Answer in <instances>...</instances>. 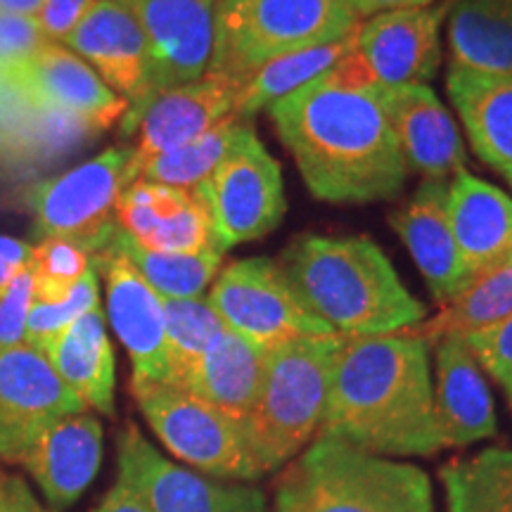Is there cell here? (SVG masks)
Segmentation results:
<instances>
[{"label":"cell","instance_id":"obj_1","mask_svg":"<svg viewBox=\"0 0 512 512\" xmlns=\"http://www.w3.org/2000/svg\"><path fill=\"white\" fill-rule=\"evenodd\" d=\"M268 114L318 200H389L408 181L411 171L377 86H349L328 72Z\"/></svg>","mask_w":512,"mask_h":512},{"label":"cell","instance_id":"obj_2","mask_svg":"<svg viewBox=\"0 0 512 512\" xmlns=\"http://www.w3.org/2000/svg\"><path fill=\"white\" fill-rule=\"evenodd\" d=\"M318 437L375 456H432L441 448L427 342L415 332L339 335Z\"/></svg>","mask_w":512,"mask_h":512},{"label":"cell","instance_id":"obj_3","mask_svg":"<svg viewBox=\"0 0 512 512\" xmlns=\"http://www.w3.org/2000/svg\"><path fill=\"white\" fill-rule=\"evenodd\" d=\"M306 309L337 335H392L427 316L373 240L302 235L278 259Z\"/></svg>","mask_w":512,"mask_h":512},{"label":"cell","instance_id":"obj_4","mask_svg":"<svg viewBox=\"0 0 512 512\" xmlns=\"http://www.w3.org/2000/svg\"><path fill=\"white\" fill-rule=\"evenodd\" d=\"M273 512H437L430 477L344 441L316 437L275 486Z\"/></svg>","mask_w":512,"mask_h":512},{"label":"cell","instance_id":"obj_5","mask_svg":"<svg viewBox=\"0 0 512 512\" xmlns=\"http://www.w3.org/2000/svg\"><path fill=\"white\" fill-rule=\"evenodd\" d=\"M339 335L297 337L268 349L242 434L259 472H275L318 437Z\"/></svg>","mask_w":512,"mask_h":512},{"label":"cell","instance_id":"obj_6","mask_svg":"<svg viewBox=\"0 0 512 512\" xmlns=\"http://www.w3.org/2000/svg\"><path fill=\"white\" fill-rule=\"evenodd\" d=\"M358 24L349 0H216L207 72L240 86L271 60L347 38Z\"/></svg>","mask_w":512,"mask_h":512},{"label":"cell","instance_id":"obj_7","mask_svg":"<svg viewBox=\"0 0 512 512\" xmlns=\"http://www.w3.org/2000/svg\"><path fill=\"white\" fill-rule=\"evenodd\" d=\"M131 389L147 425L176 458L214 479L261 477L242 427L228 415L171 384L133 382Z\"/></svg>","mask_w":512,"mask_h":512},{"label":"cell","instance_id":"obj_8","mask_svg":"<svg viewBox=\"0 0 512 512\" xmlns=\"http://www.w3.org/2000/svg\"><path fill=\"white\" fill-rule=\"evenodd\" d=\"M131 147H110L91 162L74 166L57 178L29 190L36 233L46 238H64L91 254L110 245L117 230V202L128 185Z\"/></svg>","mask_w":512,"mask_h":512},{"label":"cell","instance_id":"obj_9","mask_svg":"<svg viewBox=\"0 0 512 512\" xmlns=\"http://www.w3.org/2000/svg\"><path fill=\"white\" fill-rule=\"evenodd\" d=\"M192 192L207 209L221 252L264 238L280 226L287 209L283 171L252 126L219 169Z\"/></svg>","mask_w":512,"mask_h":512},{"label":"cell","instance_id":"obj_10","mask_svg":"<svg viewBox=\"0 0 512 512\" xmlns=\"http://www.w3.org/2000/svg\"><path fill=\"white\" fill-rule=\"evenodd\" d=\"M207 299L226 328L264 349L297 337L337 335L306 309L278 261L266 256L240 259L223 268Z\"/></svg>","mask_w":512,"mask_h":512},{"label":"cell","instance_id":"obj_11","mask_svg":"<svg viewBox=\"0 0 512 512\" xmlns=\"http://www.w3.org/2000/svg\"><path fill=\"white\" fill-rule=\"evenodd\" d=\"M119 479L145 498L152 512H268L266 496L247 484H226L171 463L136 425L117 437Z\"/></svg>","mask_w":512,"mask_h":512},{"label":"cell","instance_id":"obj_12","mask_svg":"<svg viewBox=\"0 0 512 512\" xmlns=\"http://www.w3.org/2000/svg\"><path fill=\"white\" fill-rule=\"evenodd\" d=\"M74 413H86V403L46 354L27 344L0 351V460L22 465L38 434Z\"/></svg>","mask_w":512,"mask_h":512},{"label":"cell","instance_id":"obj_13","mask_svg":"<svg viewBox=\"0 0 512 512\" xmlns=\"http://www.w3.org/2000/svg\"><path fill=\"white\" fill-rule=\"evenodd\" d=\"M62 43L95 67V74L126 100L121 124L126 136L133 133L140 112L155 98V86L150 46L131 12L117 0H95Z\"/></svg>","mask_w":512,"mask_h":512},{"label":"cell","instance_id":"obj_14","mask_svg":"<svg viewBox=\"0 0 512 512\" xmlns=\"http://www.w3.org/2000/svg\"><path fill=\"white\" fill-rule=\"evenodd\" d=\"M448 0L427 8L380 12L358 24L354 53L377 88L427 86L441 64V22Z\"/></svg>","mask_w":512,"mask_h":512},{"label":"cell","instance_id":"obj_15","mask_svg":"<svg viewBox=\"0 0 512 512\" xmlns=\"http://www.w3.org/2000/svg\"><path fill=\"white\" fill-rule=\"evenodd\" d=\"M143 29L155 95L207 74L214 53L216 0H117Z\"/></svg>","mask_w":512,"mask_h":512},{"label":"cell","instance_id":"obj_16","mask_svg":"<svg viewBox=\"0 0 512 512\" xmlns=\"http://www.w3.org/2000/svg\"><path fill=\"white\" fill-rule=\"evenodd\" d=\"M107 285V318L133 366V382L169 384L164 299L126 256L105 247L91 259Z\"/></svg>","mask_w":512,"mask_h":512},{"label":"cell","instance_id":"obj_17","mask_svg":"<svg viewBox=\"0 0 512 512\" xmlns=\"http://www.w3.org/2000/svg\"><path fill=\"white\" fill-rule=\"evenodd\" d=\"M95 136L91 124L36 100L10 69H0V166L41 169L81 150Z\"/></svg>","mask_w":512,"mask_h":512},{"label":"cell","instance_id":"obj_18","mask_svg":"<svg viewBox=\"0 0 512 512\" xmlns=\"http://www.w3.org/2000/svg\"><path fill=\"white\" fill-rule=\"evenodd\" d=\"M235 93L238 86L207 72L202 79L155 95L133 128V133H138V143L131 147L128 159L131 183L138 181L147 162L192 143L233 114Z\"/></svg>","mask_w":512,"mask_h":512},{"label":"cell","instance_id":"obj_19","mask_svg":"<svg viewBox=\"0 0 512 512\" xmlns=\"http://www.w3.org/2000/svg\"><path fill=\"white\" fill-rule=\"evenodd\" d=\"M117 226L152 252L200 254L219 249L207 209L185 188L133 181L117 202Z\"/></svg>","mask_w":512,"mask_h":512},{"label":"cell","instance_id":"obj_20","mask_svg":"<svg viewBox=\"0 0 512 512\" xmlns=\"http://www.w3.org/2000/svg\"><path fill=\"white\" fill-rule=\"evenodd\" d=\"M380 93L408 171L425 181H448L465 169L458 124L430 86L380 88Z\"/></svg>","mask_w":512,"mask_h":512},{"label":"cell","instance_id":"obj_21","mask_svg":"<svg viewBox=\"0 0 512 512\" xmlns=\"http://www.w3.org/2000/svg\"><path fill=\"white\" fill-rule=\"evenodd\" d=\"M36 100L60 107L102 133L124 119L126 100L95 74V69L62 43L48 41L27 62L10 69Z\"/></svg>","mask_w":512,"mask_h":512},{"label":"cell","instance_id":"obj_22","mask_svg":"<svg viewBox=\"0 0 512 512\" xmlns=\"http://www.w3.org/2000/svg\"><path fill=\"white\" fill-rule=\"evenodd\" d=\"M432 396L441 448H463L496 437L494 399L463 337L439 339L437 384Z\"/></svg>","mask_w":512,"mask_h":512},{"label":"cell","instance_id":"obj_23","mask_svg":"<svg viewBox=\"0 0 512 512\" xmlns=\"http://www.w3.org/2000/svg\"><path fill=\"white\" fill-rule=\"evenodd\" d=\"M446 190L448 181H425L406 207L392 214V228L439 304L451 302L472 283L448 223Z\"/></svg>","mask_w":512,"mask_h":512},{"label":"cell","instance_id":"obj_24","mask_svg":"<svg viewBox=\"0 0 512 512\" xmlns=\"http://www.w3.org/2000/svg\"><path fill=\"white\" fill-rule=\"evenodd\" d=\"M100 463L102 425L88 413L55 420L38 434L22 460L53 510L79 501L98 475Z\"/></svg>","mask_w":512,"mask_h":512},{"label":"cell","instance_id":"obj_25","mask_svg":"<svg viewBox=\"0 0 512 512\" xmlns=\"http://www.w3.org/2000/svg\"><path fill=\"white\" fill-rule=\"evenodd\" d=\"M446 214L472 280L512 261V197L508 192L463 169L448 181Z\"/></svg>","mask_w":512,"mask_h":512},{"label":"cell","instance_id":"obj_26","mask_svg":"<svg viewBox=\"0 0 512 512\" xmlns=\"http://www.w3.org/2000/svg\"><path fill=\"white\" fill-rule=\"evenodd\" d=\"M446 91L475 155L512 188V76L451 64Z\"/></svg>","mask_w":512,"mask_h":512},{"label":"cell","instance_id":"obj_27","mask_svg":"<svg viewBox=\"0 0 512 512\" xmlns=\"http://www.w3.org/2000/svg\"><path fill=\"white\" fill-rule=\"evenodd\" d=\"M266 354L268 349L249 342L230 328H223L211 339L183 389L207 401L242 427L259 394Z\"/></svg>","mask_w":512,"mask_h":512},{"label":"cell","instance_id":"obj_28","mask_svg":"<svg viewBox=\"0 0 512 512\" xmlns=\"http://www.w3.org/2000/svg\"><path fill=\"white\" fill-rule=\"evenodd\" d=\"M50 366L62 377L86 408L102 415H114V366L112 342L107 337L105 313L98 309L83 313L74 320L46 351Z\"/></svg>","mask_w":512,"mask_h":512},{"label":"cell","instance_id":"obj_29","mask_svg":"<svg viewBox=\"0 0 512 512\" xmlns=\"http://www.w3.org/2000/svg\"><path fill=\"white\" fill-rule=\"evenodd\" d=\"M451 64L512 76V0H448Z\"/></svg>","mask_w":512,"mask_h":512},{"label":"cell","instance_id":"obj_30","mask_svg":"<svg viewBox=\"0 0 512 512\" xmlns=\"http://www.w3.org/2000/svg\"><path fill=\"white\" fill-rule=\"evenodd\" d=\"M351 48H354V34L271 60L245 83H240L238 93H235L233 114L252 121L259 112L271 110L278 100L309 86L318 76L328 74Z\"/></svg>","mask_w":512,"mask_h":512},{"label":"cell","instance_id":"obj_31","mask_svg":"<svg viewBox=\"0 0 512 512\" xmlns=\"http://www.w3.org/2000/svg\"><path fill=\"white\" fill-rule=\"evenodd\" d=\"M448 512H512V448L453 458L439 472Z\"/></svg>","mask_w":512,"mask_h":512},{"label":"cell","instance_id":"obj_32","mask_svg":"<svg viewBox=\"0 0 512 512\" xmlns=\"http://www.w3.org/2000/svg\"><path fill=\"white\" fill-rule=\"evenodd\" d=\"M508 316H512V261L477 275L451 302L441 304L437 316L422 320L413 332L425 342H439L448 335L465 337Z\"/></svg>","mask_w":512,"mask_h":512},{"label":"cell","instance_id":"obj_33","mask_svg":"<svg viewBox=\"0 0 512 512\" xmlns=\"http://www.w3.org/2000/svg\"><path fill=\"white\" fill-rule=\"evenodd\" d=\"M107 247L126 256L133 268L143 275L145 283L162 299L202 297V292L223 266V252L219 249H204L200 254L152 252L128 238L119 226Z\"/></svg>","mask_w":512,"mask_h":512},{"label":"cell","instance_id":"obj_34","mask_svg":"<svg viewBox=\"0 0 512 512\" xmlns=\"http://www.w3.org/2000/svg\"><path fill=\"white\" fill-rule=\"evenodd\" d=\"M252 126V121H245L235 114H228L219 124L211 126L207 133L195 138L192 143L178 147V150L166 152V155L152 159L140 171L138 181L162 183L171 188H197L202 181L219 169V164L226 159L235 145L240 143L242 133Z\"/></svg>","mask_w":512,"mask_h":512},{"label":"cell","instance_id":"obj_35","mask_svg":"<svg viewBox=\"0 0 512 512\" xmlns=\"http://www.w3.org/2000/svg\"><path fill=\"white\" fill-rule=\"evenodd\" d=\"M166 354H169V384L183 389L195 373L204 351L226 328L207 297L164 299Z\"/></svg>","mask_w":512,"mask_h":512},{"label":"cell","instance_id":"obj_36","mask_svg":"<svg viewBox=\"0 0 512 512\" xmlns=\"http://www.w3.org/2000/svg\"><path fill=\"white\" fill-rule=\"evenodd\" d=\"M91 268V254L64 238H46L31 247L29 273L34 278V302L57 304L69 297Z\"/></svg>","mask_w":512,"mask_h":512},{"label":"cell","instance_id":"obj_37","mask_svg":"<svg viewBox=\"0 0 512 512\" xmlns=\"http://www.w3.org/2000/svg\"><path fill=\"white\" fill-rule=\"evenodd\" d=\"M100 306V290H98V271L93 264L86 275L79 280V285L69 292L67 299L57 304H31L27 330H24V344L31 349L46 354L50 344L62 335L74 320H79L83 313L98 309Z\"/></svg>","mask_w":512,"mask_h":512},{"label":"cell","instance_id":"obj_38","mask_svg":"<svg viewBox=\"0 0 512 512\" xmlns=\"http://www.w3.org/2000/svg\"><path fill=\"white\" fill-rule=\"evenodd\" d=\"M463 339L479 368L494 377L512 406V316L482 330L467 332Z\"/></svg>","mask_w":512,"mask_h":512},{"label":"cell","instance_id":"obj_39","mask_svg":"<svg viewBox=\"0 0 512 512\" xmlns=\"http://www.w3.org/2000/svg\"><path fill=\"white\" fill-rule=\"evenodd\" d=\"M34 304V278L29 266L0 294V351L24 344L27 318Z\"/></svg>","mask_w":512,"mask_h":512},{"label":"cell","instance_id":"obj_40","mask_svg":"<svg viewBox=\"0 0 512 512\" xmlns=\"http://www.w3.org/2000/svg\"><path fill=\"white\" fill-rule=\"evenodd\" d=\"M48 43L36 17L0 15V69L19 67Z\"/></svg>","mask_w":512,"mask_h":512},{"label":"cell","instance_id":"obj_41","mask_svg":"<svg viewBox=\"0 0 512 512\" xmlns=\"http://www.w3.org/2000/svg\"><path fill=\"white\" fill-rule=\"evenodd\" d=\"M93 3L95 0H46L36 22L48 41L62 43L64 38L72 34L83 15L91 10Z\"/></svg>","mask_w":512,"mask_h":512},{"label":"cell","instance_id":"obj_42","mask_svg":"<svg viewBox=\"0 0 512 512\" xmlns=\"http://www.w3.org/2000/svg\"><path fill=\"white\" fill-rule=\"evenodd\" d=\"M29 256L31 245L27 242L0 235V294L8 290L12 280L29 266Z\"/></svg>","mask_w":512,"mask_h":512},{"label":"cell","instance_id":"obj_43","mask_svg":"<svg viewBox=\"0 0 512 512\" xmlns=\"http://www.w3.org/2000/svg\"><path fill=\"white\" fill-rule=\"evenodd\" d=\"M0 512H43L24 479L0 475Z\"/></svg>","mask_w":512,"mask_h":512},{"label":"cell","instance_id":"obj_44","mask_svg":"<svg viewBox=\"0 0 512 512\" xmlns=\"http://www.w3.org/2000/svg\"><path fill=\"white\" fill-rule=\"evenodd\" d=\"M93 512H152L145 498L133 489L131 484L117 477V484L107 491L105 498L98 503Z\"/></svg>","mask_w":512,"mask_h":512},{"label":"cell","instance_id":"obj_45","mask_svg":"<svg viewBox=\"0 0 512 512\" xmlns=\"http://www.w3.org/2000/svg\"><path fill=\"white\" fill-rule=\"evenodd\" d=\"M434 0H349V5L354 8L358 17H373L380 12H392V10H408V8H427Z\"/></svg>","mask_w":512,"mask_h":512},{"label":"cell","instance_id":"obj_46","mask_svg":"<svg viewBox=\"0 0 512 512\" xmlns=\"http://www.w3.org/2000/svg\"><path fill=\"white\" fill-rule=\"evenodd\" d=\"M46 0H0V15L38 17Z\"/></svg>","mask_w":512,"mask_h":512},{"label":"cell","instance_id":"obj_47","mask_svg":"<svg viewBox=\"0 0 512 512\" xmlns=\"http://www.w3.org/2000/svg\"><path fill=\"white\" fill-rule=\"evenodd\" d=\"M43 512H53V510H43Z\"/></svg>","mask_w":512,"mask_h":512}]
</instances>
